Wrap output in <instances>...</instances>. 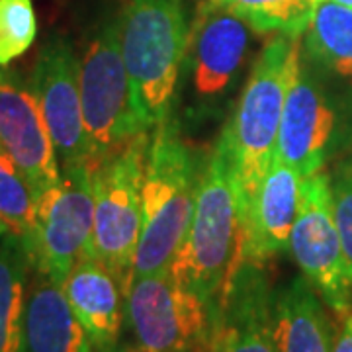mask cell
I'll return each instance as SVG.
<instances>
[{
    "instance_id": "cell-6",
    "label": "cell",
    "mask_w": 352,
    "mask_h": 352,
    "mask_svg": "<svg viewBox=\"0 0 352 352\" xmlns=\"http://www.w3.org/2000/svg\"><path fill=\"white\" fill-rule=\"evenodd\" d=\"M149 143V133L143 131L90 164L94 229L87 256L104 264L118 278L126 296L133 280L143 223V180Z\"/></svg>"
},
{
    "instance_id": "cell-25",
    "label": "cell",
    "mask_w": 352,
    "mask_h": 352,
    "mask_svg": "<svg viewBox=\"0 0 352 352\" xmlns=\"http://www.w3.org/2000/svg\"><path fill=\"white\" fill-rule=\"evenodd\" d=\"M333 352H352V309L340 315V327L335 337Z\"/></svg>"
},
{
    "instance_id": "cell-24",
    "label": "cell",
    "mask_w": 352,
    "mask_h": 352,
    "mask_svg": "<svg viewBox=\"0 0 352 352\" xmlns=\"http://www.w3.org/2000/svg\"><path fill=\"white\" fill-rule=\"evenodd\" d=\"M329 178H331V194H333V215L339 229L352 282V155L342 159Z\"/></svg>"
},
{
    "instance_id": "cell-16",
    "label": "cell",
    "mask_w": 352,
    "mask_h": 352,
    "mask_svg": "<svg viewBox=\"0 0 352 352\" xmlns=\"http://www.w3.org/2000/svg\"><path fill=\"white\" fill-rule=\"evenodd\" d=\"M63 292L94 351L120 344L126 294L104 264L90 256L80 258L63 282Z\"/></svg>"
},
{
    "instance_id": "cell-1",
    "label": "cell",
    "mask_w": 352,
    "mask_h": 352,
    "mask_svg": "<svg viewBox=\"0 0 352 352\" xmlns=\"http://www.w3.org/2000/svg\"><path fill=\"white\" fill-rule=\"evenodd\" d=\"M302 67L300 38L278 34L268 41L241 92L237 110L221 129L239 188L241 221L276 155L286 98Z\"/></svg>"
},
{
    "instance_id": "cell-26",
    "label": "cell",
    "mask_w": 352,
    "mask_h": 352,
    "mask_svg": "<svg viewBox=\"0 0 352 352\" xmlns=\"http://www.w3.org/2000/svg\"><path fill=\"white\" fill-rule=\"evenodd\" d=\"M8 63H10V61H8V55H6V45H4L2 34H0V67H6Z\"/></svg>"
},
{
    "instance_id": "cell-21",
    "label": "cell",
    "mask_w": 352,
    "mask_h": 352,
    "mask_svg": "<svg viewBox=\"0 0 352 352\" xmlns=\"http://www.w3.org/2000/svg\"><path fill=\"white\" fill-rule=\"evenodd\" d=\"M258 34L300 38L314 16L317 0H219Z\"/></svg>"
},
{
    "instance_id": "cell-20",
    "label": "cell",
    "mask_w": 352,
    "mask_h": 352,
    "mask_svg": "<svg viewBox=\"0 0 352 352\" xmlns=\"http://www.w3.org/2000/svg\"><path fill=\"white\" fill-rule=\"evenodd\" d=\"M307 59L331 75L352 80V10L329 0L315 4L303 34Z\"/></svg>"
},
{
    "instance_id": "cell-14",
    "label": "cell",
    "mask_w": 352,
    "mask_h": 352,
    "mask_svg": "<svg viewBox=\"0 0 352 352\" xmlns=\"http://www.w3.org/2000/svg\"><path fill=\"white\" fill-rule=\"evenodd\" d=\"M302 176L274 157L243 217L241 263L266 264L289 247L302 204Z\"/></svg>"
},
{
    "instance_id": "cell-5",
    "label": "cell",
    "mask_w": 352,
    "mask_h": 352,
    "mask_svg": "<svg viewBox=\"0 0 352 352\" xmlns=\"http://www.w3.org/2000/svg\"><path fill=\"white\" fill-rule=\"evenodd\" d=\"M251 25L219 0H206L190 25L173 113L206 124L226 112L249 59Z\"/></svg>"
},
{
    "instance_id": "cell-15",
    "label": "cell",
    "mask_w": 352,
    "mask_h": 352,
    "mask_svg": "<svg viewBox=\"0 0 352 352\" xmlns=\"http://www.w3.org/2000/svg\"><path fill=\"white\" fill-rule=\"evenodd\" d=\"M272 294L264 264H237L219 298L215 352H278L270 327Z\"/></svg>"
},
{
    "instance_id": "cell-3",
    "label": "cell",
    "mask_w": 352,
    "mask_h": 352,
    "mask_svg": "<svg viewBox=\"0 0 352 352\" xmlns=\"http://www.w3.org/2000/svg\"><path fill=\"white\" fill-rule=\"evenodd\" d=\"M241 237L237 178L227 149L217 139L208 163L201 166L194 217L168 272L186 288L219 305L227 280L241 263Z\"/></svg>"
},
{
    "instance_id": "cell-27",
    "label": "cell",
    "mask_w": 352,
    "mask_h": 352,
    "mask_svg": "<svg viewBox=\"0 0 352 352\" xmlns=\"http://www.w3.org/2000/svg\"><path fill=\"white\" fill-rule=\"evenodd\" d=\"M319 2V0H317ZM329 2H335V4H340V6H346L352 10V0H329Z\"/></svg>"
},
{
    "instance_id": "cell-2",
    "label": "cell",
    "mask_w": 352,
    "mask_h": 352,
    "mask_svg": "<svg viewBox=\"0 0 352 352\" xmlns=\"http://www.w3.org/2000/svg\"><path fill=\"white\" fill-rule=\"evenodd\" d=\"M200 175L201 166L184 141L180 120L173 113L155 126L149 143L133 278L168 270L194 217Z\"/></svg>"
},
{
    "instance_id": "cell-8",
    "label": "cell",
    "mask_w": 352,
    "mask_h": 352,
    "mask_svg": "<svg viewBox=\"0 0 352 352\" xmlns=\"http://www.w3.org/2000/svg\"><path fill=\"white\" fill-rule=\"evenodd\" d=\"M82 116L90 143V164L149 127L135 112L127 76L120 18H113L88 39L78 59Z\"/></svg>"
},
{
    "instance_id": "cell-18",
    "label": "cell",
    "mask_w": 352,
    "mask_h": 352,
    "mask_svg": "<svg viewBox=\"0 0 352 352\" xmlns=\"http://www.w3.org/2000/svg\"><path fill=\"white\" fill-rule=\"evenodd\" d=\"M25 352H94L63 286L36 274L25 302Z\"/></svg>"
},
{
    "instance_id": "cell-7",
    "label": "cell",
    "mask_w": 352,
    "mask_h": 352,
    "mask_svg": "<svg viewBox=\"0 0 352 352\" xmlns=\"http://www.w3.org/2000/svg\"><path fill=\"white\" fill-rule=\"evenodd\" d=\"M127 321L139 352H215L219 305L180 284L168 270L133 278Z\"/></svg>"
},
{
    "instance_id": "cell-4",
    "label": "cell",
    "mask_w": 352,
    "mask_h": 352,
    "mask_svg": "<svg viewBox=\"0 0 352 352\" xmlns=\"http://www.w3.org/2000/svg\"><path fill=\"white\" fill-rule=\"evenodd\" d=\"M190 25L184 0H129L120 16L122 55L145 127L173 116Z\"/></svg>"
},
{
    "instance_id": "cell-17",
    "label": "cell",
    "mask_w": 352,
    "mask_h": 352,
    "mask_svg": "<svg viewBox=\"0 0 352 352\" xmlns=\"http://www.w3.org/2000/svg\"><path fill=\"white\" fill-rule=\"evenodd\" d=\"M270 327L278 352H333L335 346L327 311L305 276L274 289Z\"/></svg>"
},
{
    "instance_id": "cell-9",
    "label": "cell",
    "mask_w": 352,
    "mask_h": 352,
    "mask_svg": "<svg viewBox=\"0 0 352 352\" xmlns=\"http://www.w3.org/2000/svg\"><path fill=\"white\" fill-rule=\"evenodd\" d=\"M94 229L92 168L88 163L61 168V178L38 198L36 227L25 245L32 270L63 286L88 254Z\"/></svg>"
},
{
    "instance_id": "cell-19",
    "label": "cell",
    "mask_w": 352,
    "mask_h": 352,
    "mask_svg": "<svg viewBox=\"0 0 352 352\" xmlns=\"http://www.w3.org/2000/svg\"><path fill=\"white\" fill-rule=\"evenodd\" d=\"M32 270L24 241L0 235V352H25L28 272Z\"/></svg>"
},
{
    "instance_id": "cell-11",
    "label": "cell",
    "mask_w": 352,
    "mask_h": 352,
    "mask_svg": "<svg viewBox=\"0 0 352 352\" xmlns=\"http://www.w3.org/2000/svg\"><path fill=\"white\" fill-rule=\"evenodd\" d=\"M30 87L50 127L61 168L90 164V143L78 82V57L69 39L53 36L43 43L30 76Z\"/></svg>"
},
{
    "instance_id": "cell-10",
    "label": "cell",
    "mask_w": 352,
    "mask_h": 352,
    "mask_svg": "<svg viewBox=\"0 0 352 352\" xmlns=\"http://www.w3.org/2000/svg\"><path fill=\"white\" fill-rule=\"evenodd\" d=\"M288 249L329 309L337 315L352 309L351 274L333 215L331 178L325 173L303 178L302 204Z\"/></svg>"
},
{
    "instance_id": "cell-12",
    "label": "cell",
    "mask_w": 352,
    "mask_h": 352,
    "mask_svg": "<svg viewBox=\"0 0 352 352\" xmlns=\"http://www.w3.org/2000/svg\"><path fill=\"white\" fill-rule=\"evenodd\" d=\"M340 113L311 69L300 67L289 88L276 141V159L298 175H317L340 145Z\"/></svg>"
},
{
    "instance_id": "cell-23",
    "label": "cell",
    "mask_w": 352,
    "mask_h": 352,
    "mask_svg": "<svg viewBox=\"0 0 352 352\" xmlns=\"http://www.w3.org/2000/svg\"><path fill=\"white\" fill-rule=\"evenodd\" d=\"M0 34L8 61L24 55L38 36V20L32 0H0Z\"/></svg>"
},
{
    "instance_id": "cell-13",
    "label": "cell",
    "mask_w": 352,
    "mask_h": 352,
    "mask_svg": "<svg viewBox=\"0 0 352 352\" xmlns=\"http://www.w3.org/2000/svg\"><path fill=\"white\" fill-rule=\"evenodd\" d=\"M0 147L10 155L39 196L59 182L61 164L30 82L0 67Z\"/></svg>"
},
{
    "instance_id": "cell-22",
    "label": "cell",
    "mask_w": 352,
    "mask_h": 352,
    "mask_svg": "<svg viewBox=\"0 0 352 352\" xmlns=\"http://www.w3.org/2000/svg\"><path fill=\"white\" fill-rule=\"evenodd\" d=\"M38 200L10 155L0 147V235L14 233L30 243L36 227Z\"/></svg>"
},
{
    "instance_id": "cell-28",
    "label": "cell",
    "mask_w": 352,
    "mask_h": 352,
    "mask_svg": "<svg viewBox=\"0 0 352 352\" xmlns=\"http://www.w3.org/2000/svg\"><path fill=\"white\" fill-rule=\"evenodd\" d=\"M100 352H124V349L120 346V344H116L112 349H106V351H100Z\"/></svg>"
}]
</instances>
